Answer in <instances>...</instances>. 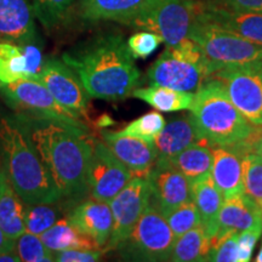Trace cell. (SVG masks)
<instances>
[{"label": "cell", "mask_w": 262, "mask_h": 262, "mask_svg": "<svg viewBox=\"0 0 262 262\" xmlns=\"http://www.w3.org/2000/svg\"><path fill=\"white\" fill-rule=\"evenodd\" d=\"M27 127L35 148L62 194V201L74 206L89 195L88 170L94 137L89 131L52 120L16 113Z\"/></svg>", "instance_id": "obj_1"}, {"label": "cell", "mask_w": 262, "mask_h": 262, "mask_svg": "<svg viewBox=\"0 0 262 262\" xmlns=\"http://www.w3.org/2000/svg\"><path fill=\"white\" fill-rule=\"evenodd\" d=\"M62 60L77 73L91 98L124 100L141 85L135 57L122 35H97L64 52Z\"/></svg>", "instance_id": "obj_2"}, {"label": "cell", "mask_w": 262, "mask_h": 262, "mask_svg": "<svg viewBox=\"0 0 262 262\" xmlns=\"http://www.w3.org/2000/svg\"><path fill=\"white\" fill-rule=\"evenodd\" d=\"M2 168L27 204L55 203L62 194L17 114L0 119Z\"/></svg>", "instance_id": "obj_3"}, {"label": "cell", "mask_w": 262, "mask_h": 262, "mask_svg": "<svg viewBox=\"0 0 262 262\" xmlns=\"http://www.w3.org/2000/svg\"><path fill=\"white\" fill-rule=\"evenodd\" d=\"M189 111L199 134L211 146L233 147L258 129L239 112L214 78L205 80L195 91Z\"/></svg>", "instance_id": "obj_4"}, {"label": "cell", "mask_w": 262, "mask_h": 262, "mask_svg": "<svg viewBox=\"0 0 262 262\" xmlns=\"http://www.w3.org/2000/svg\"><path fill=\"white\" fill-rule=\"evenodd\" d=\"M210 75V63L204 51L188 38L176 47L165 48L147 72V80L149 85L195 93Z\"/></svg>", "instance_id": "obj_5"}, {"label": "cell", "mask_w": 262, "mask_h": 262, "mask_svg": "<svg viewBox=\"0 0 262 262\" xmlns=\"http://www.w3.org/2000/svg\"><path fill=\"white\" fill-rule=\"evenodd\" d=\"M189 39L203 49L210 63L211 74L225 66L245 64L262 60V44L248 40L211 24L199 14V10L189 31Z\"/></svg>", "instance_id": "obj_6"}, {"label": "cell", "mask_w": 262, "mask_h": 262, "mask_svg": "<svg viewBox=\"0 0 262 262\" xmlns=\"http://www.w3.org/2000/svg\"><path fill=\"white\" fill-rule=\"evenodd\" d=\"M175 241L165 216L150 202L129 237L116 250L127 261H169Z\"/></svg>", "instance_id": "obj_7"}, {"label": "cell", "mask_w": 262, "mask_h": 262, "mask_svg": "<svg viewBox=\"0 0 262 262\" xmlns=\"http://www.w3.org/2000/svg\"><path fill=\"white\" fill-rule=\"evenodd\" d=\"M0 90L6 104L16 113L89 131V126L84 119L61 106L50 91L38 81L17 80L12 84L3 85Z\"/></svg>", "instance_id": "obj_8"}, {"label": "cell", "mask_w": 262, "mask_h": 262, "mask_svg": "<svg viewBox=\"0 0 262 262\" xmlns=\"http://www.w3.org/2000/svg\"><path fill=\"white\" fill-rule=\"evenodd\" d=\"M225 88L229 100L251 124L262 126V60L225 66L210 75Z\"/></svg>", "instance_id": "obj_9"}, {"label": "cell", "mask_w": 262, "mask_h": 262, "mask_svg": "<svg viewBox=\"0 0 262 262\" xmlns=\"http://www.w3.org/2000/svg\"><path fill=\"white\" fill-rule=\"evenodd\" d=\"M199 10L194 0H159L130 26L158 34L166 47H176L189 38Z\"/></svg>", "instance_id": "obj_10"}, {"label": "cell", "mask_w": 262, "mask_h": 262, "mask_svg": "<svg viewBox=\"0 0 262 262\" xmlns=\"http://www.w3.org/2000/svg\"><path fill=\"white\" fill-rule=\"evenodd\" d=\"M152 201V189L147 176H134L110 202L113 229L104 251L116 250L129 237L137 221Z\"/></svg>", "instance_id": "obj_11"}, {"label": "cell", "mask_w": 262, "mask_h": 262, "mask_svg": "<svg viewBox=\"0 0 262 262\" xmlns=\"http://www.w3.org/2000/svg\"><path fill=\"white\" fill-rule=\"evenodd\" d=\"M33 80L44 85L56 101L81 119L89 118L90 96L75 72L63 60L47 58Z\"/></svg>", "instance_id": "obj_12"}, {"label": "cell", "mask_w": 262, "mask_h": 262, "mask_svg": "<svg viewBox=\"0 0 262 262\" xmlns=\"http://www.w3.org/2000/svg\"><path fill=\"white\" fill-rule=\"evenodd\" d=\"M133 178V172L113 155L106 143L94 139L88 170V185L91 198L110 203Z\"/></svg>", "instance_id": "obj_13"}, {"label": "cell", "mask_w": 262, "mask_h": 262, "mask_svg": "<svg viewBox=\"0 0 262 262\" xmlns=\"http://www.w3.org/2000/svg\"><path fill=\"white\" fill-rule=\"evenodd\" d=\"M147 178L152 189L150 202L164 216L192 199V182L169 164L156 160Z\"/></svg>", "instance_id": "obj_14"}, {"label": "cell", "mask_w": 262, "mask_h": 262, "mask_svg": "<svg viewBox=\"0 0 262 262\" xmlns=\"http://www.w3.org/2000/svg\"><path fill=\"white\" fill-rule=\"evenodd\" d=\"M102 141L134 176H147L158 158L155 141L119 133L101 131Z\"/></svg>", "instance_id": "obj_15"}, {"label": "cell", "mask_w": 262, "mask_h": 262, "mask_svg": "<svg viewBox=\"0 0 262 262\" xmlns=\"http://www.w3.org/2000/svg\"><path fill=\"white\" fill-rule=\"evenodd\" d=\"M66 219L104 251L113 229V215L110 203L93 198L84 199L72 206Z\"/></svg>", "instance_id": "obj_16"}, {"label": "cell", "mask_w": 262, "mask_h": 262, "mask_svg": "<svg viewBox=\"0 0 262 262\" xmlns=\"http://www.w3.org/2000/svg\"><path fill=\"white\" fill-rule=\"evenodd\" d=\"M159 0H79L78 15L86 22L113 21L130 26Z\"/></svg>", "instance_id": "obj_17"}, {"label": "cell", "mask_w": 262, "mask_h": 262, "mask_svg": "<svg viewBox=\"0 0 262 262\" xmlns=\"http://www.w3.org/2000/svg\"><path fill=\"white\" fill-rule=\"evenodd\" d=\"M256 228L262 229V210L253 198L245 193L226 198L219 214L217 232L211 239V248L227 233Z\"/></svg>", "instance_id": "obj_18"}, {"label": "cell", "mask_w": 262, "mask_h": 262, "mask_svg": "<svg viewBox=\"0 0 262 262\" xmlns=\"http://www.w3.org/2000/svg\"><path fill=\"white\" fill-rule=\"evenodd\" d=\"M37 40L32 0H0V41L28 44Z\"/></svg>", "instance_id": "obj_19"}, {"label": "cell", "mask_w": 262, "mask_h": 262, "mask_svg": "<svg viewBox=\"0 0 262 262\" xmlns=\"http://www.w3.org/2000/svg\"><path fill=\"white\" fill-rule=\"evenodd\" d=\"M199 14L226 31L262 44V12L235 11L206 2L199 3Z\"/></svg>", "instance_id": "obj_20"}, {"label": "cell", "mask_w": 262, "mask_h": 262, "mask_svg": "<svg viewBox=\"0 0 262 262\" xmlns=\"http://www.w3.org/2000/svg\"><path fill=\"white\" fill-rule=\"evenodd\" d=\"M211 176L224 198L244 193L242 157L229 147L211 146Z\"/></svg>", "instance_id": "obj_21"}, {"label": "cell", "mask_w": 262, "mask_h": 262, "mask_svg": "<svg viewBox=\"0 0 262 262\" xmlns=\"http://www.w3.org/2000/svg\"><path fill=\"white\" fill-rule=\"evenodd\" d=\"M202 142L204 139L196 129L191 114L170 120L155 139L158 158H170Z\"/></svg>", "instance_id": "obj_22"}, {"label": "cell", "mask_w": 262, "mask_h": 262, "mask_svg": "<svg viewBox=\"0 0 262 262\" xmlns=\"http://www.w3.org/2000/svg\"><path fill=\"white\" fill-rule=\"evenodd\" d=\"M192 199L198 208L202 226L212 239L217 232L219 214L225 198L216 186L211 172L192 182Z\"/></svg>", "instance_id": "obj_23"}, {"label": "cell", "mask_w": 262, "mask_h": 262, "mask_svg": "<svg viewBox=\"0 0 262 262\" xmlns=\"http://www.w3.org/2000/svg\"><path fill=\"white\" fill-rule=\"evenodd\" d=\"M0 228L12 241L26 232L25 202L12 187L3 168L0 171Z\"/></svg>", "instance_id": "obj_24"}, {"label": "cell", "mask_w": 262, "mask_h": 262, "mask_svg": "<svg viewBox=\"0 0 262 262\" xmlns=\"http://www.w3.org/2000/svg\"><path fill=\"white\" fill-rule=\"evenodd\" d=\"M157 160L169 164L182 172L189 181L194 182L206 173H210L212 156L210 145L204 141L198 145L188 147L170 158H157Z\"/></svg>", "instance_id": "obj_25"}, {"label": "cell", "mask_w": 262, "mask_h": 262, "mask_svg": "<svg viewBox=\"0 0 262 262\" xmlns=\"http://www.w3.org/2000/svg\"><path fill=\"white\" fill-rule=\"evenodd\" d=\"M39 237L42 243L52 251L72 250V249H85V250L101 249L94 241L80 233L67 219H61L50 228L42 232Z\"/></svg>", "instance_id": "obj_26"}, {"label": "cell", "mask_w": 262, "mask_h": 262, "mask_svg": "<svg viewBox=\"0 0 262 262\" xmlns=\"http://www.w3.org/2000/svg\"><path fill=\"white\" fill-rule=\"evenodd\" d=\"M22 79H31L26 44L0 41V83L6 85Z\"/></svg>", "instance_id": "obj_27"}, {"label": "cell", "mask_w": 262, "mask_h": 262, "mask_svg": "<svg viewBox=\"0 0 262 262\" xmlns=\"http://www.w3.org/2000/svg\"><path fill=\"white\" fill-rule=\"evenodd\" d=\"M133 96L145 101L159 112H176V111L189 110L194 94L150 85L149 88H142V89L137 88L134 91Z\"/></svg>", "instance_id": "obj_28"}, {"label": "cell", "mask_w": 262, "mask_h": 262, "mask_svg": "<svg viewBox=\"0 0 262 262\" xmlns=\"http://www.w3.org/2000/svg\"><path fill=\"white\" fill-rule=\"evenodd\" d=\"M210 250L211 239L206 233L205 228L199 225L176 238L169 261H205Z\"/></svg>", "instance_id": "obj_29"}, {"label": "cell", "mask_w": 262, "mask_h": 262, "mask_svg": "<svg viewBox=\"0 0 262 262\" xmlns=\"http://www.w3.org/2000/svg\"><path fill=\"white\" fill-rule=\"evenodd\" d=\"M60 202L40 203V204L25 203L26 231L40 235L42 232L60 221L63 217V209L66 208V205H60Z\"/></svg>", "instance_id": "obj_30"}, {"label": "cell", "mask_w": 262, "mask_h": 262, "mask_svg": "<svg viewBox=\"0 0 262 262\" xmlns=\"http://www.w3.org/2000/svg\"><path fill=\"white\" fill-rule=\"evenodd\" d=\"M75 0H32L35 18L47 31L56 28L70 14Z\"/></svg>", "instance_id": "obj_31"}, {"label": "cell", "mask_w": 262, "mask_h": 262, "mask_svg": "<svg viewBox=\"0 0 262 262\" xmlns=\"http://www.w3.org/2000/svg\"><path fill=\"white\" fill-rule=\"evenodd\" d=\"M244 193L253 198L262 210V157L248 153L242 158Z\"/></svg>", "instance_id": "obj_32"}, {"label": "cell", "mask_w": 262, "mask_h": 262, "mask_svg": "<svg viewBox=\"0 0 262 262\" xmlns=\"http://www.w3.org/2000/svg\"><path fill=\"white\" fill-rule=\"evenodd\" d=\"M19 258L24 262H52L54 251L42 243L40 237L26 231L16 239L15 245Z\"/></svg>", "instance_id": "obj_33"}, {"label": "cell", "mask_w": 262, "mask_h": 262, "mask_svg": "<svg viewBox=\"0 0 262 262\" xmlns=\"http://www.w3.org/2000/svg\"><path fill=\"white\" fill-rule=\"evenodd\" d=\"M165 219L176 238L188 232L189 229L202 225L201 215L193 199H189L173 209L165 215Z\"/></svg>", "instance_id": "obj_34"}, {"label": "cell", "mask_w": 262, "mask_h": 262, "mask_svg": "<svg viewBox=\"0 0 262 262\" xmlns=\"http://www.w3.org/2000/svg\"><path fill=\"white\" fill-rule=\"evenodd\" d=\"M165 119L162 114L153 111V112L137 118L118 133L124 134V135L137 136L147 141H155L160 131L163 130V127L165 126Z\"/></svg>", "instance_id": "obj_35"}, {"label": "cell", "mask_w": 262, "mask_h": 262, "mask_svg": "<svg viewBox=\"0 0 262 262\" xmlns=\"http://www.w3.org/2000/svg\"><path fill=\"white\" fill-rule=\"evenodd\" d=\"M127 47L135 58H147L155 52L163 40L156 33L149 31L137 32L127 39Z\"/></svg>", "instance_id": "obj_36"}, {"label": "cell", "mask_w": 262, "mask_h": 262, "mask_svg": "<svg viewBox=\"0 0 262 262\" xmlns=\"http://www.w3.org/2000/svg\"><path fill=\"white\" fill-rule=\"evenodd\" d=\"M238 235L237 232L227 233L217 243L212 245L205 261L214 262H239L238 258Z\"/></svg>", "instance_id": "obj_37"}, {"label": "cell", "mask_w": 262, "mask_h": 262, "mask_svg": "<svg viewBox=\"0 0 262 262\" xmlns=\"http://www.w3.org/2000/svg\"><path fill=\"white\" fill-rule=\"evenodd\" d=\"M104 251L85 250V249H72V250L54 251V261L56 262H95L100 261Z\"/></svg>", "instance_id": "obj_38"}, {"label": "cell", "mask_w": 262, "mask_h": 262, "mask_svg": "<svg viewBox=\"0 0 262 262\" xmlns=\"http://www.w3.org/2000/svg\"><path fill=\"white\" fill-rule=\"evenodd\" d=\"M262 234V229H247L238 235V258L239 262H248L251 260L255 245Z\"/></svg>", "instance_id": "obj_39"}, {"label": "cell", "mask_w": 262, "mask_h": 262, "mask_svg": "<svg viewBox=\"0 0 262 262\" xmlns=\"http://www.w3.org/2000/svg\"><path fill=\"white\" fill-rule=\"evenodd\" d=\"M208 3L235 11L262 12V0H208Z\"/></svg>", "instance_id": "obj_40"}, {"label": "cell", "mask_w": 262, "mask_h": 262, "mask_svg": "<svg viewBox=\"0 0 262 262\" xmlns=\"http://www.w3.org/2000/svg\"><path fill=\"white\" fill-rule=\"evenodd\" d=\"M15 245L16 241H12L11 238H9L8 235L4 233V231L0 228V253L14 250Z\"/></svg>", "instance_id": "obj_41"}, {"label": "cell", "mask_w": 262, "mask_h": 262, "mask_svg": "<svg viewBox=\"0 0 262 262\" xmlns=\"http://www.w3.org/2000/svg\"><path fill=\"white\" fill-rule=\"evenodd\" d=\"M253 142H251V147H253V153L262 157V131L261 129H257L256 133L251 137Z\"/></svg>", "instance_id": "obj_42"}, {"label": "cell", "mask_w": 262, "mask_h": 262, "mask_svg": "<svg viewBox=\"0 0 262 262\" xmlns=\"http://www.w3.org/2000/svg\"><path fill=\"white\" fill-rule=\"evenodd\" d=\"M19 258L16 249L10 251H4V253H0V262H19Z\"/></svg>", "instance_id": "obj_43"}, {"label": "cell", "mask_w": 262, "mask_h": 262, "mask_svg": "<svg viewBox=\"0 0 262 262\" xmlns=\"http://www.w3.org/2000/svg\"><path fill=\"white\" fill-rule=\"evenodd\" d=\"M255 261L257 262H262V247L260 249V253H258V255L256 256V258H255Z\"/></svg>", "instance_id": "obj_44"}, {"label": "cell", "mask_w": 262, "mask_h": 262, "mask_svg": "<svg viewBox=\"0 0 262 262\" xmlns=\"http://www.w3.org/2000/svg\"><path fill=\"white\" fill-rule=\"evenodd\" d=\"M2 86H3V84H2V83H0V88H2Z\"/></svg>", "instance_id": "obj_45"}, {"label": "cell", "mask_w": 262, "mask_h": 262, "mask_svg": "<svg viewBox=\"0 0 262 262\" xmlns=\"http://www.w3.org/2000/svg\"><path fill=\"white\" fill-rule=\"evenodd\" d=\"M0 171H2V166H0Z\"/></svg>", "instance_id": "obj_46"}]
</instances>
